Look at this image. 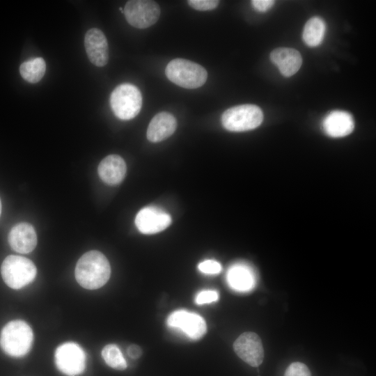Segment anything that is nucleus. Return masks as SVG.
I'll use <instances>...</instances> for the list:
<instances>
[{
	"label": "nucleus",
	"instance_id": "b1692460",
	"mask_svg": "<svg viewBox=\"0 0 376 376\" xmlns=\"http://www.w3.org/2000/svg\"><path fill=\"white\" fill-rule=\"evenodd\" d=\"M219 1L216 0H189L188 4L195 10L204 11L213 10Z\"/></svg>",
	"mask_w": 376,
	"mask_h": 376
},
{
	"label": "nucleus",
	"instance_id": "423d86ee",
	"mask_svg": "<svg viewBox=\"0 0 376 376\" xmlns=\"http://www.w3.org/2000/svg\"><path fill=\"white\" fill-rule=\"evenodd\" d=\"M263 113L255 104H246L226 110L221 116L223 126L231 132H244L258 127L263 122Z\"/></svg>",
	"mask_w": 376,
	"mask_h": 376
},
{
	"label": "nucleus",
	"instance_id": "2eb2a0df",
	"mask_svg": "<svg viewBox=\"0 0 376 376\" xmlns=\"http://www.w3.org/2000/svg\"><path fill=\"white\" fill-rule=\"evenodd\" d=\"M270 59L284 77H291L300 68L302 58L300 53L292 48L279 47L270 54Z\"/></svg>",
	"mask_w": 376,
	"mask_h": 376
},
{
	"label": "nucleus",
	"instance_id": "5701e85b",
	"mask_svg": "<svg viewBox=\"0 0 376 376\" xmlns=\"http://www.w3.org/2000/svg\"><path fill=\"white\" fill-rule=\"evenodd\" d=\"M198 269L206 274H217L221 271V264L214 260H206L198 264Z\"/></svg>",
	"mask_w": 376,
	"mask_h": 376
},
{
	"label": "nucleus",
	"instance_id": "6e6552de",
	"mask_svg": "<svg viewBox=\"0 0 376 376\" xmlns=\"http://www.w3.org/2000/svg\"><path fill=\"white\" fill-rule=\"evenodd\" d=\"M123 13L130 25L137 29H146L158 20L160 8L154 1L130 0L126 3Z\"/></svg>",
	"mask_w": 376,
	"mask_h": 376
},
{
	"label": "nucleus",
	"instance_id": "bb28decb",
	"mask_svg": "<svg viewBox=\"0 0 376 376\" xmlns=\"http://www.w3.org/2000/svg\"><path fill=\"white\" fill-rule=\"evenodd\" d=\"M127 354L131 358L136 359L141 357L142 350L139 346L131 345L127 348Z\"/></svg>",
	"mask_w": 376,
	"mask_h": 376
},
{
	"label": "nucleus",
	"instance_id": "a211bd4d",
	"mask_svg": "<svg viewBox=\"0 0 376 376\" xmlns=\"http://www.w3.org/2000/svg\"><path fill=\"white\" fill-rule=\"evenodd\" d=\"M227 281L233 290L246 292L255 285V274L250 267L244 264H236L228 269Z\"/></svg>",
	"mask_w": 376,
	"mask_h": 376
},
{
	"label": "nucleus",
	"instance_id": "f257e3e1",
	"mask_svg": "<svg viewBox=\"0 0 376 376\" xmlns=\"http://www.w3.org/2000/svg\"><path fill=\"white\" fill-rule=\"evenodd\" d=\"M75 278L78 283L88 290L98 289L109 279L111 267L106 256L95 250L85 253L77 261Z\"/></svg>",
	"mask_w": 376,
	"mask_h": 376
},
{
	"label": "nucleus",
	"instance_id": "aec40b11",
	"mask_svg": "<svg viewBox=\"0 0 376 376\" xmlns=\"http://www.w3.org/2000/svg\"><path fill=\"white\" fill-rule=\"evenodd\" d=\"M46 70V63L42 58H34L23 62L19 67V72L24 79L35 84L43 77Z\"/></svg>",
	"mask_w": 376,
	"mask_h": 376
},
{
	"label": "nucleus",
	"instance_id": "9b49d317",
	"mask_svg": "<svg viewBox=\"0 0 376 376\" xmlns=\"http://www.w3.org/2000/svg\"><path fill=\"white\" fill-rule=\"evenodd\" d=\"M171 223V217L162 210L148 206L142 208L136 214L135 224L143 234H155L166 229Z\"/></svg>",
	"mask_w": 376,
	"mask_h": 376
},
{
	"label": "nucleus",
	"instance_id": "412c9836",
	"mask_svg": "<svg viewBox=\"0 0 376 376\" xmlns=\"http://www.w3.org/2000/svg\"><path fill=\"white\" fill-rule=\"evenodd\" d=\"M102 357L105 363L111 368L123 370L127 368V362L121 351L115 344H109L102 350Z\"/></svg>",
	"mask_w": 376,
	"mask_h": 376
},
{
	"label": "nucleus",
	"instance_id": "4468645a",
	"mask_svg": "<svg viewBox=\"0 0 376 376\" xmlns=\"http://www.w3.org/2000/svg\"><path fill=\"white\" fill-rule=\"evenodd\" d=\"M322 127L331 137L345 136L353 131L354 122L352 115L344 111H333L324 118Z\"/></svg>",
	"mask_w": 376,
	"mask_h": 376
},
{
	"label": "nucleus",
	"instance_id": "dca6fc26",
	"mask_svg": "<svg viewBox=\"0 0 376 376\" xmlns=\"http://www.w3.org/2000/svg\"><path fill=\"white\" fill-rule=\"evenodd\" d=\"M176 127V119L171 113L166 111L160 112L150 122L147 130V138L151 142L162 141L173 134Z\"/></svg>",
	"mask_w": 376,
	"mask_h": 376
},
{
	"label": "nucleus",
	"instance_id": "20e7f679",
	"mask_svg": "<svg viewBox=\"0 0 376 376\" xmlns=\"http://www.w3.org/2000/svg\"><path fill=\"white\" fill-rule=\"evenodd\" d=\"M2 279L13 289H20L31 283L37 274L34 263L29 259L15 255L7 256L1 267Z\"/></svg>",
	"mask_w": 376,
	"mask_h": 376
},
{
	"label": "nucleus",
	"instance_id": "6ab92c4d",
	"mask_svg": "<svg viewBox=\"0 0 376 376\" xmlns=\"http://www.w3.org/2000/svg\"><path fill=\"white\" fill-rule=\"evenodd\" d=\"M326 26L324 20L319 17L311 18L305 24L302 38L309 47H316L323 40Z\"/></svg>",
	"mask_w": 376,
	"mask_h": 376
},
{
	"label": "nucleus",
	"instance_id": "a878e982",
	"mask_svg": "<svg viewBox=\"0 0 376 376\" xmlns=\"http://www.w3.org/2000/svg\"><path fill=\"white\" fill-rule=\"evenodd\" d=\"M251 4L254 8L260 12H265L269 10L274 4L272 0H253Z\"/></svg>",
	"mask_w": 376,
	"mask_h": 376
},
{
	"label": "nucleus",
	"instance_id": "39448f33",
	"mask_svg": "<svg viewBox=\"0 0 376 376\" xmlns=\"http://www.w3.org/2000/svg\"><path fill=\"white\" fill-rule=\"evenodd\" d=\"M110 105L118 118L130 120L137 116L141 109V93L134 85L127 83L120 84L111 93Z\"/></svg>",
	"mask_w": 376,
	"mask_h": 376
},
{
	"label": "nucleus",
	"instance_id": "cd10ccee",
	"mask_svg": "<svg viewBox=\"0 0 376 376\" xmlns=\"http://www.w3.org/2000/svg\"><path fill=\"white\" fill-rule=\"evenodd\" d=\"M1 202L0 199V216H1Z\"/></svg>",
	"mask_w": 376,
	"mask_h": 376
},
{
	"label": "nucleus",
	"instance_id": "393cba45",
	"mask_svg": "<svg viewBox=\"0 0 376 376\" xmlns=\"http://www.w3.org/2000/svg\"><path fill=\"white\" fill-rule=\"evenodd\" d=\"M219 294L215 290H203L197 294L195 302L197 304H209L217 301Z\"/></svg>",
	"mask_w": 376,
	"mask_h": 376
},
{
	"label": "nucleus",
	"instance_id": "1a4fd4ad",
	"mask_svg": "<svg viewBox=\"0 0 376 376\" xmlns=\"http://www.w3.org/2000/svg\"><path fill=\"white\" fill-rule=\"evenodd\" d=\"M167 324L183 332L193 340L201 338L206 332L205 320L198 314L185 310H178L169 315Z\"/></svg>",
	"mask_w": 376,
	"mask_h": 376
},
{
	"label": "nucleus",
	"instance_id": "7ed1b4c3",
	"mask_svg": "<svg viewBox=\"0 0 376 376\" xmlns=\"http://www.w3.org/2000/svg\"><path fill=\"white\" fill-rule=\"evenodd\" d=\"M165 72L171 81L185 88L201 87L207 78V72L203 66L184 58L171 61Z\"/></svg>",
	"mask_w": 376,
	"mask_h": 376
},
{
	"label": "nucleus",
	"instance_id": "f8f14e48",
	"mask_svg": "<svg viewBox=\"0 0 376 376\" xmlns=\"http://www.w3.org/2000/svg\"><path fill=\"white\" fill-rule=\"evenodd\" d=\"M84 46L90 61L97 67L104 66L109 60V46L104 33L97 28L85 34Z\"/></svg>",
	"mask_w": 376,
	"mask_h": 376
},
{
	"label": "nucleus",
	"instance_id": "ddd939ff",
	"mask_svg": "<svg viewBox=\"0 0 376 376\" xmlns=\"http://www.w3.org/2000/svg\"><path fill=\"white\" fill-rule=\"evenodd\" d=\"M8 243L15 251L28 253L32 251L37 244V235L32 225L22 222L15 225L10 230Z\"/></svg>",
	"mask_w": 376,
	"mask_h": 376
},
{
	"label": "nucleus",
	"instance_id": "4be33fe9",
	"mask_svg": "<svg viewBox=\"0 0 376 376\" xmlns=\"http://www.w3.org/2000/svg\"><path fill=\"white\" fill-rule=\"evenodd\" d=\"M284 376H311V373L306 365L297 361L288 366Z\"/></svg>",
	"mask_w": 376,
	"mask_h": 376
},
{
	"label": "nucleus",
	"instance_id": "9d476101",
	"mask_svg": "<svg viewBox=\"0 0 376 376\" xmlns=\"http://www.w3.org/2000/svg\"><path fill=\"white\" fill-rule=\"evenodd\" d=\"M233 349L241 359L253 367H258L263 361V343L254 332L242 334L234 342Z\"/></svg>",
	"mask_w": 376,
	"mask_h": 376
},
{
	"label": "nucleus",
	"instance_id": "f03ea898",
	"mask_svg": "<svg viewBox=\"0 0 376 376\" xmlns=\"http://www.w3.org/2000/svg\"><path fill=\"white\" fill-rule=\"evenodd\" d=\"M33 334L30 326L20 320L8 322L1 329L0 345L3 351L13 357H21L30 350Z\"/></svg>",
	"mask_w": 376,
	"mask_h": 376
},
{
	"label": "nucleus",
	"instance_id": "0eeeda50",
	"mask_svg": "<svg viewBox=\"0 0 376 376\" xmlns=\"http://www.w3.org/2000/svg\"><path fill=\"white\" fill-rule=\"evenodd\" d=\"M54 360L58 370L68 376H77L85 370L86 354L74 342H67L59 345L55 351Z\"/></svg>",
	"mask_w": 376,
	"mask_h": 376
},
{
	"label": "nucleus",
	"instance_id": "f3484780",
	"mask_svg": "<svg viewBox=\"0 0 376 376\" xmlns=\"http://www.w3.org/2000/svg\"><path fill=\"white\" fill-rule=\"evenodd\" d=\"M126 169V164L120 156L109 155L100 162L97 171L100 178L105 183L115 185L123 180Z\"/></svg>",
	"mask_w": 376,
	"mask_h": 376
}]
</instances>
